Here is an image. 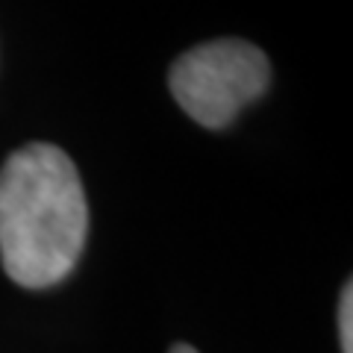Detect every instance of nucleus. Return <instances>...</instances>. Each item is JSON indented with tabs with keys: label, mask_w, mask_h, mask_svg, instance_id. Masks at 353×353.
Instances as JSON below:
<instances>
[{
	"label": "nucleus",
	"mask_w": 353,
	"mask_h": 353,
	"mask_svg": "<svg viewBox=\"0 0 353 353\" xmlns=\"http://www.w3.org/2000/svg\"><path fill=\"white\" fill-rule=\"evenodd\" d=\"M88 203L77 165L57 145H27L0 168V259L24 289L57 285L80 262Z\"/></svg>",
	"instance_id": "nucleus-1"
},
{
	"label": "nucleus",
	"mask_w": 353,
	"mask_h": 353,
	"mask_svg": "<svg viewBox=\"0 0 353 353\" xmlns=\"http://www.w3.org/2000/svg\"><path fill=\"white\" fill-rule=\"evenodd\" d=\"M271 83L268 57L245 39H215L171 65L168 85L183 112L209 130L227 127Z\"/></svg>",
	"instance_id": "nucleus-2"
},
{
	"label": "nucleus",
	"mask_w": 353,
	"mask_h": 353,
	"mask_svg": "<svg viewBox=\"0 0 353 353\" xmlns=\"http://www.w3.org/2000/svg\"><path fill=\"white\" fill-rule=\"evenodd\" d=\"M339 339L341 353H353V285L347 283L339 301Z\"/></svg>",
	"instance_id": "nucleus-3"
},
{
	"label": "nucleus",
	"mask_w": 353,
	"mask_h": 353,
	"mask_svg": "<svg viewBox=\"0 0 353 353\" xmlns=\"http://www.w3.org/2000/svg\"><path fill=\"white\" fill-rule=\"evenodd\" d=\"M171 353H197V350H194L192 345H174V347H171Z\"/></svg>",
	"instance_id": "nucleus-4"
}]
</instances>
